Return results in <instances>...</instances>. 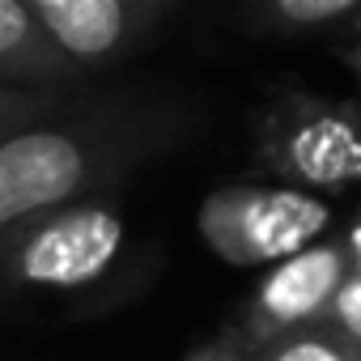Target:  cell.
<instances>
[{
  "mask_svg": "<svg viewBox=\"0 0 361 361\" xmlns=\"http://www.w3.org/2000/svg\"><path fill=\"white\" fill-rule=\"evenodd\" d=\"M327 226V204L306 192L285 188H234L217 192L200 209V230L213 251L230 264H272L293 259Z\"/></svg>",
  "mask_w": 361,
  "mask_h": 361,
  "instance_id": "6da1fadb",
  "label": "cell"
},
{
  "mask_svg": "<svg viewBox=\"0 0 361 361\" xmlns=\"http://www.w3.org/2000/svg\"><path fill=\"white\" fill-rule=\"evenodd\" d=\"M85 157L60 132H26L0 145V226L47 209L81 183Z\"/></svg>",
  "mask_w": 361,
  "mask_h": 361,
  "instance_id": "7a4b0ae2",
  "label": "cell"
},
{
  "mask_svg": "<svg viewBox=\"0 0 361 361\" xmlns=\"http://www.w3.org/2000/svg\"><path fill=\"white\" fill-rule=\"evenodd\" d=\"M123 226L106 209H77L39 230L22 255V276L39 285H85L115 259Z\"/></svg>",
  "mask_w": 361,
  "mask_h": 361,
  "instance_id": "3957f363",
  "label": "cell"
},
{
  "mask_svg": "<svg viewBox=\"0 0 361 361\" xmlns=\"http://www.w3.org/2000/svg\"><path fill=\"white\" fill-rule=\"evenodd\" d=\"M344 285V255L336 247H306L293 259L276 264V272L259 289V314L272 323H302L323 310Z\"/></svg>",
  "mask_w": 361,
  "mask_h": 361,
  "instance_id": "277c9868",
  "label": "cell"
},
{
  "mask_svg": "<svg viewBox=\"0 0 361 361\" xmlns=\"http://www.w3.org/2000/svg\"><path fill=\"white\" fill-rule=\"evenodd\" d=\"M35 18L73 56H102L123 35V5L115 0H39Z\"/></svg>",
  "mask_w": 361,
  "mask_h": 361,
  "instance_id": "5b68a950",
  "label": "cell"
},
{
  "mask_svg": "<svg viewBox=\"0 0 361 361\" xmlns=\"http://www.w3.org/2000/svg\"><path fill=\"white\" fill-rule=\"evenodd\" d=\"M293 161H298V174L319 178V183L357 178L361 174V140L344 119H319L298 132Z\"/></svg>",
  "mask_w": 361,
  "mask_h": 361,
  "instance_id": "8992f818",
  "label": "cell"
},
{
  "mask_svg": "<svg viewBox=\"0 0 361 361\" xmlns=\"http://www.w3.org/2000/svg\"><path fill=\"white\" fill-rule=\"evenodd\" d=\"M353 9V0H281L276 13L285 22H298V26H314V22H331V18H344Z\"/></svg>",
  "mask_w": 361,
  "mask_h": 361,
  "instance_id": "52a82bcc",
  "label": "cell"
},
{
  "mask_svg": "<svg viewBox=\"0 0 361 361\" xmlns=\"http://www.w3.org/2000/svg\"><path fill=\"white\" fill-rule=\"evenodd\" d=\"M272 361H357V357L344 353L340 344L323 340V336H298V340H289Z\"/></svg>",
  "mask_w": 361,
  "mask_h": 361,
  "instance_id": "ba28073f",
  "label": "cell"
},
{
  "mask_svg": "<svg viewBox=\"0 0 361 361\" xmlns=\"http://www.w3.org/2000/svg\"><path fill=\"white\" fill-rule=\"evenodd\" d=\"M30 35V13L13 0H0V56H13Z\"/></svg>",
  "mask_w": 361,
  "mask_h": 361,
  "instance_id": "9c48e42d",
  "label": "cell"
},
{
  "mask_svg": "<svg viewBox=\"0 0 361 361\" xmlns=\"http://www.w3.org/2000/svg\"><path fill=\"white\" fill-rule=\"evenodd\" d=\"M331 302H336V319H340V327H344L353 340H361V272L348 276Z\"/></svg>",
  "mask_w": 361,
  "mask_h": 361,
  "instance_id": "30bf717a",
  "label": "cell"
}]
</instances>
